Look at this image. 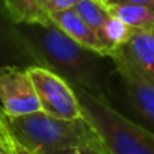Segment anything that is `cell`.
<instances>
[{
	"label": "cell",
	"instance_id": "11",
	"mask_svg": "<svg viewBox=\"0 0 154 154\" xmlns=\"http://www.w3.org/2000/svg\"><path fill=\"white\" fill-rule=\"evenodd\" d=\"M74 11L98 36L110 17L107 5L101 0H80L75 5Z\"/></svg>",
	"mask_w": 154,
	"mask_h": 154
},
{
	"label": "cell",
	"instance_id": "2",
	"mask_svg": "<svg viewBox=\"0 0 154 154\" xmlns=\"http://www.w3.org/2000/svg\"><path fill=\"white\" fill-rule=\"evenodd\" d=\"M9 125L15 140L32 154H59L79 146H94L104 151L85 118L65 119L41 110L9 118Z\"/></svg>",
	"mask_w": 154,
	"mask_h": 154
},
{
	"label": "cell",
	"instance_id": "9",
	"mask_svg": "<svg viewBox=\"0 0 154 154\" xmlns=\"http://www.w3.org/2000/svg\"><path fill=\"white\" fill-rule=\"evenodd\" d=\"M107 8L110 15L119 18L133 30L154 27V11L151 8L136 3H116V5H109Z\"/></svg>",
	"mask_w": 154,
	"mask_h": 154
},
{
	"label": "cell",
	"instance_id": "20",
	"mask_svg": "<svg viewBox=\"0 0 154 154\" xmlns=\"http://www.w3.org/2000/svg\"><path fill=\"white\" fill-rule=\"evenodd\" d=\"M100 154H107V152H106V151H103V152H100Z\"/></svg>",
	"mask_w": 154,
	"mask_h": 154
},
{
	"label": "cell",
	"instance_id": "3",
	"mask_svg": "<svg viewBox=\"0 0 154 154\" xmlns=\"http://www.w3.org/2000/svg\"><path fill=\"white\" fill-rule=\"evenodd\" d=\"M83 118L107 154H154V131L118 112L106 95L74 88Z\"/></svg>",
	"mask_w": 154,
	"mask_h": 154
},
{
	"label": "cell",
	"instance_id": "5",
	"mask_svg": "<svg viewBox=\"0 0 154 154\" xmlns=\"http://www.w3.org/2000/svg\"><path fill=\"white\" fill-rule=\"evenodd\" d=\"M0 106L8 118L42 110L27 68L17 65L0 66Z\"/></svg>",
	"mask_w": 154,
	"mask_h": 154
},
{
	"label": "cell",
	"instance_id": "10",
	"mask_svg": "<svg viewBox=\"0 0 154 154\" xmlns=\"http://www.w3.org/2000/svg\"><path fill=\"white\" fill-rule=\"evenodd\" d=\"M14 24L39 23L48 18V14L39 6L38 0H0Z\"/></svg>",
	"mask_w": 154,
	"mask_h": 154
},
{
	"label": "cell",
	"instance_id": "8",
	"mask_svg": "<svg viewBox=\"0 0 154 154\" xmlns=\"http://www.w3.org/2000/svg\"><path fill=\"white\" fill-rule=\"evenodd\" d=\"M122 48L131 62L154 83V27L133 30L131 38Z\"/></svg>",
	"mask_w": 154,
	"mask_h": 154
},
{
	"label": "cell",
	"instance_id": "4",
	"mask_svg": "<svg viewBox=\"0 0 154 154\" xmlns=\"http://www.w3.org/2000/svg\"><path fill=\"white\" fill-rule=\"evenodd\" d=\"M27 72L36 89L42 112L65 119H83L79 97L68 80L41 65L27 66Z\"/></svg>",
	"mask_w": 154,
	"mask_h": 154
},
{
	"label": "cell",
	"instance_id": "17",
	"mask_svg": "<svg viewBox=\"0 0 154 154\" xmlns=\"http://www.w3.org/2000/svg\"><path fill=\"white\" fill-rule=\"evenodd\" d=\"M17 154H32L29 149H26L23 145H20L18 142H17Z\"/></svg>",
	"mask_w": 154,
	"mask_h": 154
},
{
	"label": "cell",
	"instance_id": "21",
	"mask_svg": "<svg viewBox=\"0 0 154 154\" xmlns=\"http://www.w3.org/2000/svg\"><path fill=\"white\" fill-rule=\"evenodd\" d=\"M103 2H104V3H107V0H103Z\"/></svg>",
	"mask_w": 154,
	"mask_h": 154
},
{
	"label": "cell",
	"instance_id": "13",
	"mask_svg": "<svg viewBox=\"0 0 154 154\" xmlns=\"http://www.w3.org/2000/svg\"><path fill=\"white\" fill-rule=\"evenodd\" d=\"M0 154H17V140L12 134L9 118L0 106Z\"/></svg>",
	"mask_w": 154,
	"mask_h": 154
},
{
	"label": "cell",
	"instance_id": "1",
	"mask_svg": "<svg viewBox=\"0 0 154 154\" xmlns=\"http://www.w3.org/2000/svg\"><path fill=\"white\" fill-rule=\"evenodd\" d=\"M15 29L29 50L41 60V66L57 72L74 88L106 95L104 86L109 74L103 60L107 57L77 44L50 17L39 23L15 24Z\"/></svg>",
	"mask_w": 154,
	"mask_h": 154
},
{
	"label": "cell",
	"instance_id": "15",
	"mask_svg": "<svg viewBox=\"0 0 154 154\" xmlns=\"http://www.w3.org/2000/svg\"><path fill=\"white\" fill-rule=\"evenodd\" d=\"M100 152H103V149H98L94 146H79V148L66 149V151L59 152V154H100Z\"/></svg>",
	"mask_w": 154,
	"mask_h": 154
},
{
	"label": "cell",
	"instance_id": "18",
	"mask_svg": "<svg viewBox=\"0 0 154 154\" xmlns=\"http://www.w3.org/2000/svg\"><path fill=\"white\" fill-rule=\"evenodd\" d=\"M121 2H122V0H107L106 5H107V6H109V5H116V3H121Z\"/></svg>",
	"mask_w": 154,
	"mask_h": 154
},
{
	"label": "cell",
	"instance_id": "16",
	"mask_svg": "<svg viewBox=\"0 0 154 154\" xmlns=\"http://www.w3.org/2000/svg\"><path fill=\"white\" fill-rule=\"evenodd\" d=\"M121 3H136V5H142V6L151 8L154 11V0H122Z\"/></svg>",
	"mask_w": 154,
	"mask_h": 154
},
{
	"label": "cell",
	"instance_id": "7",
	"mask_svg": "<svg viewBox=\"0 0 154 154\" xmlns=\"http://www.w3.org/2000/svg\"><path fill=\"white\" fill-rule=\"evenodd\" d=\"M48 17L59 29H62L77 44H80L82 47H85L103 57H107L106 48H104L100 36L79 17V14L74 9L53 12V14H48Z\"/></svg>",
	"mask_w": 154,
	"mask_h": 154
},
{
	"label": "cell",
	"instance_id": "12",
	"mask_svg": "<svg viewBox=\"0 0 154 154\" xmlns=\"http://www.w3.org/2000/svg\"><path fill=\"white\" fill-rule=\"evenodd\" d=\"M131 33H133L131 27H128L119 18L110 15L100 33V39L106 48V54L109 56L110 51L124 47L128 42V39L131 38Z\"/></svg>",
	"mask_w": 154,
	"mask_h": 154
},
{
	"label": "cell",
	"instance_id": "14",
	"mask_svg": "<svg viewBox=\"0 0 154 154\" xmlns=\"http://www.w3.org/2000/svg\"><path fill=\"white\" fill-rule=\"evenodd\" d=\"M79 2L80 0H45L44 2V11L47 14H53V12L74 9Z\"/></svg>",
	"mask_w": 154,
	"mask_h": 154
},
{
	"label": "cell",
	"instance_id": "6",
	"mask_svg": "<svg viewBox=\"0 0 154 154\" xmlns=\"http://www.w3.org/2000/svg\"><path fill=\"white\" fill-rule=\"evenodd\" d=\"M107 59L113 63V68L137 113L154 125V83L131 62L122 47L110 51Z\"/></svg>",
	"mask_w": 154,
	"mask_h": 154
},
{
	"label": "cell",
	"instance_id": "19",
	"mask_svg": "<svg viewBox=\"0 0 154 154\" xmlns=\"http://www.w3.org/2000/svg\"><path fill=\"white\" fill-rule=\"evenodd\" d=\"M44 2H45V0H38V3H39V6L44 9Z\"/></svg>",
	"mask_w": 154,
	"mask_h": 154
},
{
	"label": "cell",
	"instance_id": "22",
	"mask_svg": "<svg viewBox=\"0 0 154 154\" xmlns=\"http://www.w3.org/2000/svg\"><path fill=\"white\" fill-rule=\"evenodd\" d=\"M101 2H103V0H101Z\"/></svg>",
	"mask_w": 154,
	"mask_h": 154
}]
</instances>
